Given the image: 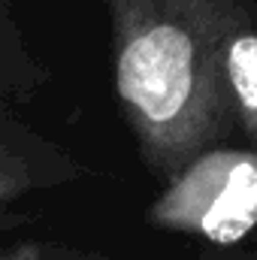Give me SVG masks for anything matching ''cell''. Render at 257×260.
I'll return each instance as SVG.
<instances>
[{
  "instance_id": "cell-1",
  "label": "cell",
  "mask_w": 257,
  "mask_h": 260,
  "mask_svg": "<svg viewBox=\"0 0 257 260\" xmlns=\"http://www.w3.org/2000/svg\"><path fill=\"white\" fill-rule=\"evenodd\" d=\"M118 88L154 124L182 112L194 88V46L179 27H151L118 58Z\"/></svg>"
},
{
  "instance_id": "cell-2",
  "label": "cell",
  "mask_w": 257,
  "mask_h": 260,
  "mask_svg": "<svg viewBox=\"0 0 257 260\" xmlns=\"http://www.w3.org/2000/svg\"><path fill=\"white\" fill-rule=\"evenodd\" d=\"M167 203L179 221H197L212 242L230 245L257 224V164L215 157L191 173Z\"/></svg>"
},
{
  "instance_id": "cell-3",
  "label": "cell",
  "mask_w": 257,
  "mask_h": 260,
  "mask_svg": "<svg viewBox=\"0 0 257 260\" xmlns=\"http://www.w3.org/2000/svg\"><path fill=\"white\" fill-rule=\"evenodd\" d=\"M227 67L239 100L257 112V37H239L230 46Z\"/></svg>"
}]
</instances>
